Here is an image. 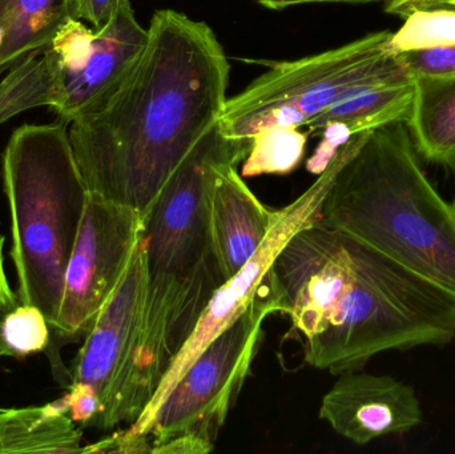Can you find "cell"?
<instances>
[{
    "instance_id": "cell-8",
    "label": "cell",
    "mask_w": 455,
    "mask_h": 454,
    "mask_svg": "<svg viewBox=\"0 0 455 454\" xmlns=\"http://www.w3.org/2000/svg\"><path fill=\"white\" fill-rule=\"evenodd\" d=\"M272 314L286 315L273 268L256 300L199 354L127 454L212 452L251 373L264 335L262 324Z\"/></svg>"
},
{
    "instance_id": "cell-13",
    "label": "cell",
    "mask_w": 455,
    "mask_h": 454,
    "mask_svg": "<svg viewBox=\"0 0 455 454\" xmlns=\"http://www.w3.org/2000/svg\"><path fill=\"white\" fill-rule=\"evenodd\" d=\"M235 167H216L210 188L211 231L227 282L261 247L278 215L257 199Z\"/></svg>"
},
{
    "instance_id": "cell-17",
    "label": "cell",
    "mask_w": 455,
    "mask_h": 454,
    "mask_svg": "<svg viewBox=\"0 0 455 454\" xmlns=\"http://www.w3.org/2000/svg\"><path fill=\"white\" fill-rule=\"evenodd\" d=\"M414 99V82L379 85L344 99L304 125L309 135H317L325 125L339 123L353 135L408 120Z\"/></svg>"
},
{
    "instance_id": "cell-12",
    "label": "cell",
    "mask_w": 455,
    "mask_h": 454,
    "mask_svg": "<svg viewBox=\"0 0 455 454\" xmlns=\"http://www.w3.org/2000/svg\"><path fill=\"white\" fill-rule=\"evenodd\" d=\"M323 397L320 418L357 445L405 434L424 421L416 391L392 376L347 370Z\"/></svg>"
},
{
    "instance_id": "cell-7",
    "label": "cell",
    "mask_w": 455,
    "mask_h": 454,
    "mask_svg": "<svg viewBox=\"0 0 455 454\" xmlns=\"http://www.w3.org/2000/svg\"><path fill=\"white\" fill-rule=\"evenodd\" d=\"M147 36L130 0L98 31L71 19L52 42L21 58L0 82V124L42 106L71 124L119 84Z\"/></svg>"
},
{
    "instance_id": "cell-6",
    "label": "cell",
    "mask_w": 455,
    "mask_h": 454,
    "mask_svg": "<svg viewBox=\"0 0 455 454\" xmlns=\"http://www.w3.org/2000/svg\"><path fill=\"white\" fill-rule=\"evenodd\" d=\"M392 34L376 32L317 55L273 63L228 99L219 130L228 139L251 140L269 128L304 127L321 112L369 88L413 83L397 53L387 50Z\"/></svg>"
},
{
    "instance_id": "cell-2",
    "label": "cell",
    "mask_w": 455,
    "mask_h": 454,
    "mask_svg": "<svg viewBox=\"0 0 455 454\" xmlns=\"http://www.w3.org/2000/svg\"><path fill=\"white\" fill-rule=\"evenodd\" d=\"M273 272L315 370L341 375L382 352L455 339V296L323 221L291 237Z\"/></svg>"
},
{
    "instance_id": "cell-4",
    "label": "cell",
    "mask_w": 455,
    "mask_h": 454,
    "mask_svg": "<svg viewBox=\"0 0 455 454\" xmlns=\"http://www.w3.org/2000/svg\"><path fill=\"white\" fill-rule=\"evenodd\" d=\"M403 123L361 133L320 221L455 296V208L425 175Z\"/></svg>"
},
{
    "instance_id": "cell-11",
    "label": "cell",
    "mask_w": 455,
    "mask_h": 454,
    "mask_svg": "<svg viewBox=\"0 0 455 454\" xmlns=\"http://www.w3.org/2000/svg\"><path fill=\"white\" fill-rule=\"evenodd\" d=\"M147 216L88 194L74 250L64 275L60 309L52 332L76 341L122 282L146 232Z\"/></svg>"
},
{
    "instance_id": "cell-1",
    "label": "cell",
    "mask_w": 455,
    "mask_h": 454,
    "mask_svg": "<svg viewBox=\"0 0 455 454\" xmlns=\"http://www.w3.org/2000/svg\"><path fill=\"white\" fill-rule=\"evenodd\" d=\"M147 29L132 68L68 130L88 194L144 216L218 124L230 72L223 45L204 21L159 10Z\"/></svg>"
},
{
    "instance_id": "cell-25",
    "label": "cell",
    "mask_w": 455,
    "mask_h": 454,
    "mask_svg": "<svg viewBox=\"0 0 455 454\" xmlns=\"http://www.w3.org/2000/svg\"><path fill=\"white\" fill-rule=\"evenodd\" d=\"M455 8V0H389L387 11L393 15L406 16L417 8Z\"/></svg>"
},
{
    "instance_id": "cell-19",
    "label": "cell",
    "mask_w": 455,
    "mask_h": 454,
    "mask_svg": "<svg viewBox=\"0 0 455 454\" xmlns=\"http://www.w3.org/2000/svg\"><path fill=\"white\" fill-rule=\"evenodd\" d=\"M405 18L403 26L390 37L389 52L455 45V8H417Z\"/></svg>"
},
{
    "instance_id": "cell-29",
    "label": "cell",
    "mask_w": 455,
    "mask_h": 454,
    "mask_svg": "<svg viewBox=\"0 0 455 454\" xmlns=\"http://www.w3.org/2000/svg\"><path fill=\"white\" fill-rule=\"evenodd\" d=\"M3 245H4V237L0 232V271H4V261H3Z\"/></svg>"
},
{
    "instance_id": "cell-20",
    "label": "cell",
    "mask_w": 455,
    "mask_h": 454,
    "mask_svg": "<svg viewBox=\"0 0 455 454\" xmlns=\"http://www.w3.org/2000/svg\"><path fill=\"white\" fill-rule=\"evenodd\" d=\"M51 325L37 307L20 304L0 319V333L13 357L45 351L50 346Z\"/></svg>"
},
{
    "instance_id": "cell-30",
    "label": "cell",
    "mask_w": 455,
    "mask_h": 454,
    "mask_svg": "<svg viewBox=\"0 0 455 454\" xmlns=\"http://www.w3.org/2000/svg\"><path fill=\"white\" fill-rule=\"evenodd\" d=\"M454 168H455V164H454ZM453 205H454V208H455V202H454V204H453Z\"/></svg>"
},
{
    "instance_id": "cell-22",
    "label": "cell",
    "mask_w": 455,
    "mask_h": 454,
    "mask_svg": "<svg viewBox=\"0 0 455 454\" xmlns=\"http://www.w3.org/2000/svg\"><path fill=\"white\" fill-rule=\"evenodd\" d=\"M317 135L323 136V141L307 163V171L315 175H320L326 170L339 149L350 140L353 133L345 125L333 123L325 125Z\"/></svg>"
},
{
    "instance_id": "cell-9",
    "label": "cell",
    "mask_w": 455,
    "mask_h": 454,
    "mask_svg": "<svg viewBox=\"0 0 455 454\" xmlns=\"http://www.w3.org/2000/svg\"><path fill=\"white\" fill-rule=\"evenodd\" d=\"M361 132L355 133L350 140L339 149L331 164L318 175L315 183L294 202L278 210L277 219L270 228L267 239L257 252L246 261L245 266L221 285L211 299L207 308L197 322L191 338L184 344L180 354L173 360L168 372L163 378L159 388L155 392L140 418L132 426L123 431L109 434L100 442L88 447L90 453H123L127 454L130 445L146 431L155 413L172 391L181 376L194 364L199 354L227 331L249 307L256 300L264 285L272 275L273 264L291 237L317 223L321 219L323 203L333 184L339 167L360 139Z\"/></svg>"
},
{
    "instance_id": "cell-14",
    "label": "cell",
    "mask_w": 455,
    "mask_h": 454,
    "mask_svg": "<svg viewBox=\"0 0 455 454\" xmlns=\"http://www.w3.org/2000/svg\"><path fill=\"white\" fill-rule=\"evenodd\" d=\"M82 437L64 397L43 407L0 410V454L82 453Z\"/></svg>"
},
{
    "instance_id": "cell-15",
    "label": "cell",
    "mask_w": 455,
    "mask_h": 454,
    "mask_svg": "<svg viewBox=\"0 0 455 454\" xmlns=\"http://www.w3.org/2000/svg\"><path fill=\"white\" fill-rule=\"evenodd\" d=\"M71 19L69 0H0V74L52 42Z\"/></svg>"
},
{
    "instance_id": "cell-27",
    "label": "cell",
    "mask_w": 455,
    "mask_h": 454,
    "mask_svg": "<svg viewBox=\"0 0 455 454\" xmlns=\"http://www.w3.org/2000/svg\"><path fill=\"white\" fill-rule=\"evenodd\" d=\"M381 0H259V4L270 10H283L291 5L310 4V3H373Z\"/></svg>"
},
{
    "instance_id": "cell-26",
    "label": "cell",
    "mask_w": 455,
    "mask_h": 454,
    "mask_svg": "<svg viewBox=\"0 0 455 454\" xmlns=\"http://www.w3.org/2000/svg\"><path fill=\"white\" fill-rule=\"evenodd\" d=\"M19 306L18 295L11 290L4 271H0V319Z\"/></svg>"
},
{
    "instance_id": "cell-10",
    "label": "cell",
    "mask_w": 455,
    "mask_h": 454,
    "mask_svg": "<svg viewBox=\"0 0 455 454\" xmlns=\"http://www.w3.org/2000/svg\"><path fill=\"white\" fill-rule=\"evenodd\" d=\"M147 287L146 240L96 317L75 360L71 383L93 389L100 410L92 428L109 431L132 426L140 418L136 400V351Z\"/></svg>"
},
{
    "instance_id": "cell-16",
    "label": "cell",
    "mask_w": 455,
    "mask_h": 454,
    "mask_svg": "<svg viewBox=\"0 0 455 454\" xmlns=\"http://www.w3.org/2000/svg\"><path fill=\"white\" fill-rule=\"evenodd\" d=\"M408 125L417 148L430 162L455 164V75L414 80Z\"/></svg>"
},
{
    "instance_id": "cell-28",
    "label": "cell",
    "mask_w": 455,
    "mask_h": 454,
    "mask_svg": "<svg viewBox=\"0 0 455 454\" xmlns=\"http://www.w3.org/2000/svg\"><path fill=\"white\" fill-rule=\"evenodd\" d=\"M13 357L12 352L10 351L7 346H5L4 340H3L2 333H0V357Z\"/></svg>"
},
{
    "instance_id": "cell-18",
    "label": "cell",
    "mask_w": 455,
    "mask_h": 454,
    "mask_svg": "<svg viewBox=\"0 0 455 454\" xmlns=\"http://www.w3.org/2000/svg\"><path fill=\"white\" fill-rule=\"evenodd\" d=\"M307 131L299 127H275L251 138L248 156L243 159L241 176L286 175L304 159Z\"/></svg>"
},
{
    "instance_id": "cell-3",
    "label": "cell",
    "mask_w": 455,
    "mask_h": 454,
    "mask_svg": "<svg viewBox=\"0 0 455 454\" xmlns=\"http://www.w3.org/2000/svg\"><path fill=\"white\" fill-rule=\"evenodd\" d=\"M251 144L226 138L216 124L189 152L147 213V287L135 372L141 413L211 299L226 284L211 231V181L219 165L243 162Z\"/></svg>"
},
{
    "instance_id": "cell-23",
    "label": "cell",
    "mask_w": 455,
    "mask_h": 454,
    "mask_svg": "<svg viewBox=\"0 0 455 454\" xmlns=\"http://www.w3.org/2000/svg\"><path fill=\"white\" fill-rule=\"evenodd\" d=\"M64 402L67 412L75 424L84 428H92L100 410V402L91 386L83 383H71L68 394L64 396Z\"/></svg>"
},
{
    "instance_id": "cell-5",
    "label": "cell",
    "mask_w": 455,
    "mask_h": 454,
    "mask_svg": "<svg viewBox=\"0 0 455 454\" xmlns=\"http://www.w3.org/2000/svg\"><path fill=\"white\" fill-rule=\"evenodd\" d=\"M66 123L16 128L2 157L19 303L44 314L51 331L88 199Z\"/></svg>"
},
{
    "instance_id": "cell-24",
    "label": "cell",
    "mask_w": 455,
    "mask_h": 454,
    "mask_svg": "<svg viewBox=\"0 0 455 454\" xmlns=\"http://www.w3.org/2000/svg\"><path fill=\"white\" fill-rule=\"evenodd\" d=\"M124 0H69V12L75 20L90 23L93 29H101L109 23Z\"/></svg>"
},
{
    "instance_id": "cell-21",
    "label": "cell",
    "mask_w": 455,
    "mask_h": 454,
    "mask_svg": "<svg viewBox=\"0 0 455 454\" xmlns=\"http://www.w3.org/2000/svg\"><path fill=\"white\" fill-rule=\"evenodd\" d=\"M397 55L414 80L440 79L455 75V45L403 51Z\"/></svg>"
}]
</instances>
